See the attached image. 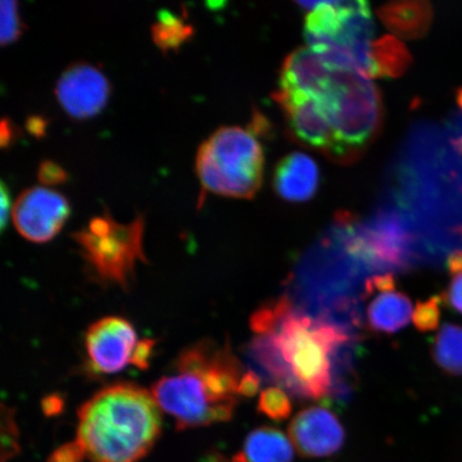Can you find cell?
Returning <instances> with one entry per match:
<instances>
[{"instance_id": "obj_19", "label": "cell", "mask_w": 462, "mask_h": 462, "mask_svg": "<svg viewBox=\"0 0 462 462\" xmlns=\"http://www.w3.org/2000/svg\"><path fill=\"white\" fill-rule=\"evenodd\" d=\"M431 354L437 365L453 375H462V328L447 323L433 340Z\"/></svg>"}, {"instance_id": "obj_16", "label": "cell", "mask_w": 462, "mask_h": 462, "mask_svg": "<svg viewBox=\"0 0 462 462\" xmlns=\"http://www.w3.org/2000/svg\"><path fill=\"white\" fill-rule=\"evenodd\" d=\"M412 315L411 300L396 291L380 293L367 308L368 326L380 334L400 332L409 325Z\"/></svg>"}, {"instance_id": "obj_1", "label": "cell", "mask_w": 462, "mask_h": 462, "mask_svg": "<svg viewBox=\"0 0 462 462\" xmlns=\"http://www.w3.org/2000/svg\"><path fill=\"white\" fill-rule=\"evenodd\" d=\"M250 328L255 337L248 356L271 381L298 400L333 394L335 360L350 340L343 327L303 313L282 296L259 306Z\"/></svg>"}, {"instance_id": "obj_24", "label": "cell", "mask_w": 462, "mask_h": 462, "mask_svg": "<svg viewBox=\"0 0 462 462\" xmlns=\"http://www.w3.org/2000/svg\"><path fill=\"white\" fill-rule=\"evenodd\" d=\"M443 298L435 296L415 306L412 319L415 328L420 332H430L439 327L441 318V302Z\"/></svg>"}, {"instance_id": "obj_32", "label": "cell", "mask_w": 462, "mask_h": 462, "mask_svg": "<svg viewBox=\"0 0 462 462\" xmlns=\"http://www.w3.org/2000/svg\"><path fill=\"white\" fill-rule=\"evenodd\" d=\"M61 402L58 397H49L43 402L44 412L49 415H54L60 411Z\"/></svg>"}, {"instance_id": "obj_9", "label": "cell", "mask_w": 462, "mask_h": 462, "mask_svg": "<svg viewBox=\"0 0 462 462\" xmlns=\"http://www.w3.org/2000/svg\"><path fill=\"white\" fill-rule=\"evenodd\" d=\"M70 215L65 195L44 187H32L17 196L13 219L17 231L25 239L44 244L60 233Z\"/></svg>"}, {"instance_id": "obj_18", "label": "cell", "mask_w": 462, "mask_h": 462, "mask_svg": "<svg viewBox=\"0 0 462 462\" xmlns=\"http://www.w3.org/2000/svg\"><path fill=\"white\" fill-rule=\"evenodd\" d=\"M374 78H401L411 66L412 56L400 39L383 36L371 46Z\"/></svg>"}, {"instance_id": "obj_21", "label": "cell", "mask_w": 462, "mask_h": 462, "mask_svg": "<svg viewBox=\"0 0 462 462\" xmlns=\"http://www.w3.org/2000/svg\"><path fill=\"white\" fill-rule=\"evenodd\" d=\"M257 410L265 418L282 421L291 418L292 403L284 390L279 386H271L260 394Z\"/></svg>"}, {"instance_id": "obj_15", "label": "cell", "mask_w": 462, "mask_h": 462, "mask_svg": "<svg viewBox=\"0 0 462 462\" xmlns=\"http://www.w3.org/2000/svg\"><path fill=\"white\" fill-rule=\"evenodd\" d=\"M378 16L397 37L414 40L429 32L433 14L429 2L410 0L383 5L378 9Z\"/></svg>"}, {"instance_id": "obj_7", "label": "cell", "mask_w": 462, "mask_h": 462, "mask_svg": "<svg viewBox=\"0 0 462 462\" xmlns=\"http://www.w3.org/2000/svg\"><path fill=\"white\" fill-rule=\"evenodd\" d=\"M371 79L335 69L330 91L320 101L348 160L374 140L383 120L380 95Z\"/></svg>"}, {"instance_id": "obj_29", "label": "cell", "mask_w": 462, "mask_h": 462, "mask_svg": "<svg viewBox=\"0 0 462 462\" xmlns=\"http://www.w3.org/2000/svg\"><path fill=\"white\" fill-rule=\"evenodd\" d=\"M10 196L8 188L2 182L0 186V228L4 231L7 225L10 211Z\"/></svg>"}, {"instance_id": "obj_26", "label": "cell", "mask_w": 462, "mask_h": 462, "mask_svg": "<svg viewBox=\"0 0 462 462\" xmlns=\"http://www.w3.org/2000/svg\"><path fill=\"white\" fill-rule=\"evenodd\" d=\"M85 457L86 455L83 448L75 440L58 448L51 455L49 462H83Z\"/></svg>"}, {"instance_id": "obj_12", "label": "cell", "mask_w": 462, "mask_h": 462, "mask_svg": "<svg viewBox=\"0 0 462 462\" xmlns=\"http://www.w3.org/2000/svg\"><path fill=\"white\" fill-rule=\"evenodd\" d=\"M294 449L306 458H323L343 448L346 433L337 415L322 407L302 410L289 424Z\"/></svg>"}, {"instance_id": "obj_25", "label": "cell", "mask_w": 462, "mask_h": 462, "mask_svg": "<svg viewBox=\"0 0 462 462\" xmlns=\"http://www.w3.org/2000/svg\"><path fill=\"white\" fill-rule=\"evenodd\" d=\"M39 181L46 186H55L66 182L68 175L65 170L56 162L45 160L40 164L37 173Z\"/></svg>"}, {"instance_id": "obj_28", "label": "cell", "mask_w": 462, "mask_h": 462, "mask_svg": "<svg viewBox=\"0 0 462 462\" xmlns=\"http://www.w3.org/2000/svg\"><path fill=\"white\" fill-rule=\"evenodd\" d=\"M262 380L254 371H247L242 375L239 386V394L241 397H254L257 394Z\"/></svg>"}, {"instance_id": "obj_11", "label": "cell", "mask_w": 462, "mask_h": 462, "mask_svg": "<svg viewBox=\"0 0 462 462\" xmlns=\"http://www.w3.org/2000/svg\"><path fill=\"white\" fill-rule=\"evenodd\" d=\"M111 95V84L99 68L86 61L71 63L58 79L55 96L73 119H86L100 113Z\"/></svg>"}, {"instance_id": "obj_33", "label": "cell", "mask_w": 462, "mask_h": 462, "mask_svg": "<svg viewBox=\"0 0 462 462\" xmlns=\"http://www.w3.org/2000/svg\"><path fill=\"white\" fill-rule=\"evenodd\" d=\"M230 462H246V461L245 460L244 455H242L240 453L238 455H236L235 457L233 459H231Z\"/></svg>"}, {"instance_id": "obj_10", "label": "cell", "mask_w": 462, "mask_h": 462, "mask_svg": "<svg viewBox=\"0 0 462 462\" xmlns=\"http://www.w3.org/2000/svg\"><path fill=\"white\" fill-rule=\"evenodd\" d=\"M85 343L91 368L97 373L115 374L134 365L141 340L128 320L106 317L88 328Z\"/></svg>"}, {"instance_id": "obj_6", "label": "cell", "mask_w": 462, "mask_h": 462, "mask_svg": "<svg viewBox=\"0 0 462 462\" xmlns=\"http://www.w3.org/2000/svg\"><path fill=\"white\" fill-rule=\"evenodd\" d=\"M143 231V216L130 223H119L106 212L91 218L72 238L97 279L128 289L137 263H146Z\"/></svg>"}, {"instance_id": "obj_13", "label": "cell", "mask_w": 462, "mask_h": 462, "mask_svg": "<svg viewBox=\"0 0 462 462\" xmlns=\"http://www.w3.org/2000/svg\"><path fill=\"white\" fill-rule=\"evenodd\" d=\"M335 69L315 51L302 46L289 55L281 73V89L301 91L322 101L330 91Z\"/></svg>"}, {"instance_id": "obj_31", "label": "cell", "mask_w": 462, "mask_h": 462, "mask_svg": "<svg viewBox=\"0 0 462 462\" xmlns=\"http://www.w3.org/2000/svg\"><path fill=\"white\" fill-rule=\"evenodd\" d=\"M15 128L10 119L3 118L2 125H0V144L2 147L9 146L10 143L13 142L15 134Z\"/></svg>"}, {"instance_id": "obj_5", "label": "cell", "mask_w": 462, "mask_h": 462, "mask_svg": "<svg viewBox=\"0 0 462 462\" xmlns=\"http://www.w3.org/2000/svg\"><path fill=\"white\" fill-rule=\"evenodd\" d=\"M340 236L349 257L373 269H403L411 263L417 236L404 213L394 205L379 208L366 222L340 216Z\"/></svg>"}, {"instance_id": "obj_3", "label": "cell", "mask_w": 462, "mask_h": 462, "mask_svg": "<svg viewBox=\"0 0 462 462\" xmlns=\"http://www.w3.org/2000/svg\"><path fill=\"white\" fill-rule=\"evenodd\" d=\"M77 441L91 462H137L160 436L152 393L131 383L104 388L79 410Z\"/></svg>"}, {"instance_id": "obj_8", "label": "cell", "mask_w": 462, "mask_h": 462, "mask_svg": "<svg viewBox=\"0 0 462 462\" xmlns=\"http://www.w3.org/2000/svg\"><path fill=\"white\" fill-rule=\"evenodd\" d=\"M274 99L284 111L289 129L299 142L330 155L348 161L321 103L301 91L280 89Z\"/></svg>"}, {"instance_id": "obj_27", "label": "cell", "mask_w": 462, "mask_h": 462, "mask_svg": "<svg viewBox=\"0 0 462 462\" xmlns=\"http://www.w3.org/2000/svg\"><path fill=\"white\" fill-rule=\"evenodd\" d=\"M396 288L395 276L392 273L374 275L365 282V296H372L374 292L394 291Z\"/></svg>"}, {"instance_id": "obj_2", "label": "cell", "mask_w": 462, "mask_h": 462, "mask_svg": "<svg viewBox=\"0 0 462 462\" xmlns=\"http://www.w3.org/2000/svg\"><path fill=\"white\" fill-rule=\"evenodd\" d=\"M244 374L228 345L202 340L180 352L152 393L178 430L198 429L233 418Z\"/></svg>"}, {"instance_id": "obj_23", "label": "cell", "mask_w": 462, "mask_h": 462, "mask_svg": "<svg viewBox=\"0 0 462 462\" xmlns=\"http://www.w3.org/2000/svg\"><path fill=\"white\" fill-rule=\"evenodd\" d=\"M0 42L3 45L16 42L20 38L23 28V23L20 19L19 9L14 0H3L0 3Z\"/></svg>"}, {"instance_id": "obj_22", "label": "cell", "mask_w": 462, "mask_h": 462, "mask_svg": "<svg viewBox=\"0 0 462 462\" xmlns=\"http://www.w3.org/2000/svg\"><path fill=\"white\" fill-rule=\"evenodd\" d=\"M447 267L450 276L449 284L443 300L462 315V251H455L448 257Z\"/></svg>"}, {"instance_id": "obj_14", "label": "cell", "mask_w": 462, "mask_h": 462, "mask_svg": "<svg viewBox=\"0 0 462 462\" xmlns=\"http://www.w3.org/2000/svg\"><path fill=\"white\" fill-rule=\"evenodd\" d=\"M319 186L316 162L301 152L282 158L275 167L274 188L281 198L292 202L308 201Z\"/></svg>"}, {"instance_id": "obj_17", "label": "cell", "mask_w": 462, "mask_h": 462, "mask_svg": "<svg viewBox=\"0 0 462 462\" xmlns=\"http://www.w3.org/2000/svg\"><path fill=\"white\" fill-rule=\"evenodd\" d=\"M291 439L273 427H260L248 433L244 452L246 462H292L294 450Z\"/></svg>"}, {"instance_id": "obj_20", "label": "cell", "mask_w": 462, "mask_h": 462, "mask_svg": "<svg viewBox=\"0 0 462 462\" xmlns=\"http://www.w3.org/2000/svg\"><path fill=\"white\" fill-rule=\"evenodd\" d=\"M193 33L192 25L165 9L159 11L158 20L152 27L153 42L163 51H177Z\"/></svg>"}, {"instance_id": "obj_30", "label": "cell", "mask_w": 462, "mask_h": 462, "mask_svg": "<svg viewBox=\"0 0 462 462\" xmlns=\"http://www.w3.org/2000/svg\"><path fill=\"white\" fill-rule=\"evenodd\" d=\"M26 129L36 137H42L46 129V120L40 116H31L26 120Z\"/></svg>"}, {"instance_id": "obj_4", "label": "cell", "mask_w": 462, "mask_h": 462, "mask_svg": "<svg viewBox=\"0 0 462 462\" xmlns=\"http://www.w3.org/2000/svg\"><path fill=\"white\" fill-rule=\"evenodd\" d=\"M264 155L250 130L222 126L200 143L196 172L207 192L253 199L262 187Z\"/></svg>"}]
</instances>
